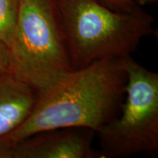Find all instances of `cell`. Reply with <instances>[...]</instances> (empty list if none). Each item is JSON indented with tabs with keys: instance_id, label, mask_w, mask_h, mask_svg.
Segmentation results:
<instances>
[{
	"instance_id": "6da1fadb",
	"label": "cell",
	"mask_w": 158,
	"mask_h": 158,
	"mask_svg": "<svg viewBox=\"0 0 158 158\" xmlns=\"http://www.w3.org/2000/svg\"><path fill=\"white\" fill-rule=\"evenodd\" d=\"M124 59L95 61L37 91L27 118L0 136V149L45 130L85 127L98 133L121 108L127 81Z\"/></svg>"
},
{
	"instance_id": "7a4b0ae2",
	"label": "cell",
	"mask_w": 158,
	"mask_h": 158,
	"mask_svg": "<svg viewBox=\"0 0 158 158\" xmlns=\"http://www.w3.org/2000/svg\"><path fill=\"white\" fill-rule=\"evenodd\" d=\"M74 70L106 59L131 56L141 40L155 35L154 18L136 5L112 10L95 0H56Z\"/></svg>"
},
{
	"instance_id": "3957f363",
	"label": "cell",
	"mask_w": 158,
	"mask_h": 158,
	"mask_svg": "<svg viewBox=\"0 0 158 158\" xmlns=\"http://www.w3.org/2000/svg\"><path fill=\"white\" fill-rule=\"evenodd\" d=\"M10 73L36 91L74 70L56 0H20Z\"/></svg>"
},
{
	"instance_id": "277c9868",
	"label": "cell",
	"mask_w": 158,
	"mask_h": 158,
	"mask_svg": "<svg viewBox=\"0 0 158 158\" xmlns=\"http://www.w3.org/2000/svg\"><path fill=\"white\" fill-rule=\"evenodd\" d=\"M127 81L122 114L98 133L100 158H127L158 151V74L124 58Z\"/></svg>"
},
{
	"instance_id": "5b68a950",
	"label": "cell",
	"mask_w": 158,
	"mask_h": 158,
	"mask_svg": "<svg viewBox=\"0 0 158 158\" xmlns=\"http://www.w3.org/2000/svg\"><path fill=\"white\" fill-rule=\"evenodd\" d=\"M94 133L85 127L42 130L0 149V158H99Z\"/></svg>"
},
{
	"instance_id": "8992f818",
	"label": "cell",
	"mask_w": 158,
	"mask_h": 158,
	"mask_svg": "<svg viewBox=\"0 0 158 158\" xmlns=\"http://www.w3.org/2000/svg\"><path fill=\"white\" fill-rule=\"evenodd\" d=\"M37 91L10 73L0 76V136L15 129L30 114Z\"/></svg>"
},
{
	"instance_id": "52a82bcc",
	"label": "cell",
	"mask_w": 158,
	"mask_h": 158,
	"mask_svg": "<svg viewBox=\"0 0 158 158\" xmlns=\"http://www.w3.org/2000/svg\"><path fill=\"white\" fill-rule=\"evenodd\" d=\"M20 0H0V41L9 45L19 19Z\"/></svg>"
},
{
	"instance_id": "ba28073f",
	"label": "cell",
	"mask_w": 158,
	"mask_h": 158,
	"mask_svg": "<svg viewBox=\"0 0 158 158\" xmlns=\"http://www.w3.org/2000/svg\"><path fill=\"white\" fill-rule=\"evenodd\" d=\"M95 1L112 10L117 12L130 11L137 5L132 0H95Z\"/></svg>"
},
{
	"instance_id": "9c48e42d",
	"label": "cell",
	"mask_w": 158,
	"mask_h": 158,
	"mask_svg": "<svg viewBox=\"0 0 158 158\" xmlns=\"http://www.w3.org/2000/svg\"><path fill=\"white\" fill-rule=\"evenodd\" d=\"M10 54L7 46L0 41V76L10 73Z\"/></svg>"
},
{
	"instance_id": "30bf717a",
	"label": "cell",
	"mask_w": 158,
	"mask_h": 158,
	"mask_svg": "<svg viewBox=\"0 0 158 158\" xmlns=\"http://www.w3.org/2000/svg\"><path fill=\"white\" fill-rule=\"evenodd\" d=\"M134 3L138 6L143 7L144 5H153V4L157 3L158 0H132Z\"/></svg>"
}]
</instances>
